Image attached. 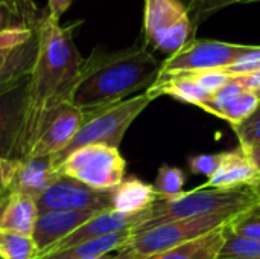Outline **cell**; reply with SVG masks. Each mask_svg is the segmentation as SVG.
Here are the masks:
<instances>
[{"mask_svg":"<svg viewBox=\"0 0 260 259\" xmlns=\"http://www.w3.org/2000/svg\"><path fill=\"white\" fill-rule=\"evenodd\" d=\"M20 81H21V79H20ZM6 89H9V87H0V93H2L3 90H6Z\"/></svg>","mask_w":260,"mask_h":259,"instance_id":"36","label":"cell"},{"mask_svg":"<svg viewBox=\"0 0 260 259\" xmlns=\"http://www.w3.org/2000/svg\"><path fill=\"white\" fill-rule=\"evenodd\" d=\"M15 26H27V24H24L11 9L0 6V32L11 29V27H15Z\"/></svg>","mask_w":260,"mask_h":259,"instance_id":"32","label":"cell"},{"mask_svg":"<svg viewBox=\"0 0 260 259\" xmlns=\"http://www.w3.org/2000/svg\"><path fill=\"white\" fill-rule=\"evenodd\" d=\"M38 214L47 211H108L111 209V191L101 192L61 174L38 198Z\"/></svg>","mask_w":260,"mask_h":259,"instance_id":"10","label":"cell"},{"mask_svg":"<svg viewBox=\"0 0 260 259\" xmlns=\"http://www.w3.org/2000/svg\"><path fill=\"white\" fill-rule=\"evenodd\" d=\"M233 130L238 136L239 147L244 151H248L253 147L260 145V102L257 108Z\"/></svg>","mask_w":260,"mask_h":259,"instance_id":"25","label":"cell"},{"mask_svg":"<svg viewBox=\"0 0 260 259\" xmlns=\"http://www.w3.org/2000/svg\"><path fill=\"white\" fill-rule=\"evenodd\" d=\"M152 101L154 98L148 92H142L133 98L108 105L105 108H101L96 111H84L85 122L76 133L73 140L62 151L50 157L53 166L58 169V166L75 150L87 147V145L102 143V145L119 148L131 124L140 116V113Z\"/></svg>","mask_w":260,"mask_h":259,"instance_id":"4","label":"cell"},{"mask_svg":"<svg viewBox=\"0 0 260 259\" xmlns=\"http://www.w3.org/2000/svg\"><path fill=\"white\" fill-rule=\"evenodd\" d=\"M254 47L256 44H238L219 40L195 38L181 50L161 61L158 75L225 69L238 63Z\"/></svg>","mask_w":260,"mask_h":259,"instance_id":"8","label":"cell"},{"mask_svg":"<svg viewBox=\"0 0 260 259\" xmlns=\"http://www.w3.org/2000/svg\"><path fill=\"white\" fill-rule=\"evenodd\" d=\"M216 259H260V241L235 235L224 226V243Z\"/></svg>","mask_w":260,"mask_h":259,"instance_id":"22","label":"cell"},{"mask_svg":"<svg viewBox=\"0 0 260 259\" xmlns=\"http://www.w3.org/2000/svg\"><path fill=\"white\" fill-rule=\"evenodd\" d=\"M72 3H73V0H47V9H46V12L50 17H53L56 20H61V17L70 8Z\"/></svg>","mask_w":260,"mask_h":259,"instance_id":"33","label":"cell"},{"mask_svg":"<svg viewBox=\"0 0 260 259\" xmlns=\"http://www.w3.org/2000/svg\"><path fill=\"white\" fill-rule=\"evenodd\" d=\"M253 2H260V0H198L193 12L190 14V18L193 26L198 27L203 21H206L210 15L216 14L218 11H222L233 5L253 3Z\"/></svg>","mask_w":260,"mask_h":259,"instance_id":"27","label":"cell"},{"mask_svg":"<svg viewBox=\"0 0 260 259\" xmlns=\"http://www.w3.org/2000/svg\"><path fill=\"white\" fill-rule=\"evenodd\" d=\"M219 160H221V153H218V154H197V156L189 157L187 165H189V171L193 176H204L209 179L216 171Z\"/></svg>","mask_w":260,"mask_h":259,"instance_id":"29","label":"cell"},{"mask_svg":"<svg viewBox=\"0 0 260 259\" xmlns=\"http://www.w3.org/2000/svg\"><path fill=\"white\" fill-rule=\"evenodd\" d=\"M29 76L0 93V159L18 160Z\"/></svg>","mask_w":260,"mask_h":259,"instance_id":"12","label":"cell"},{"mask_svg":"<svg viewBox=\"0 0 260 259\" xmlns=\"http://www.w3.org/2000/svg\"><path fill=\"white\" fill-rule=\"evenodd\" d=\"M161 61L145 44L119 50L96 46L84 60L72 104L82 111H96L117 104L134 93L146 92L157 79Z\"/></svg>","mask_w":260,"mask_h":259,"instance_id":"2","label":"cell"},{"mask_svg":"<svg viewBox=\"0 0 260 259\" xmlns=\"http://www.w3.org/2000/svg\"><path fill=\"white\" fill-rule=\"evenodd\" d=\"M37 217V200L24 194L11 192L0 205V229L32 235Z\"/></svg>","mask_w":260,"mask_h":259,"instance_id":"19","label":"cell"},{"mask_svg":"<svg viewBox=\"0 0 260 259\" xmlns=\"http://www.w3.org/2000/svg\"><path fill=\"white\" fill-rule=\"evenodd\" d=\"M250 157H251V160L256 163V166H257V169H259L260 172V145H256V147H253L251 150H248V151H245ZM256 191H257V194L260 195V183L257 185V188H256Z\"/></svg>","mask_w":260,"mask_h":259,"instance_id":"35","label":"cell"},{"mask_svg":"<svg viewBox=\"0 0 260 259\" xmlns=\"http://www.w3.org/2000/svg\"><path fill=\"white\" fill-rule=\"evenodd\" d=\"M236 214H213L187 220L169 221L148 231L133 234V238L125 250H131L136 259H148L169 249L187 244L204 235L225 226Z\"/></svg>","mask_w":260,"mask_h":259,"instance_id":"6","label":"cell"},{"mask_svg":"<svg viewBox=\"0 0 260 259\" xmlns=\"http://www.w3.org/2000/svg\"><path fill=\"white\" fill-rule=\"evenodd\" d=\"M0 6L11 9L24 24L30 27H37L38 21L46 14V11L40 9L34 0H0Z\"/></svg>","mask_w":260,"mask_h":259,"instance_id":"26","label":"cell"},{"mask_svg":"<svg viewBox=\"0 0 260 259\" xmlns=\"http://www.w3.org/2000/svg\"><path fill=\"white\" fill-rule=\"evenodd\" d=\"M84 122L85 113L81 108L75 107L72 102L62 104L49 116L44 128L41 130L26 159L52 157L58 154L73 140Z\"/></svg>","mask_w":260,"mask_h":259,"instance_id":"11","label":"cell"},{"mask_svg":"<svg viewBox=\"0 0 260 259\" xmlns=\"http://www.w3.org/2000/svg\"><path fill=\"white\" fill-rule=\"evenodd\" d=\"M157 198L158 195L151 183L129 176L111 191V209L120 214L134 215L148 209Z\"/></svg>","mask_w":260,"mask_h":259,"instance_id":"18","label":"cell"},{"mask_svg":"<svg viewBox=\"0 0 260 259\" xmlns=\"http://www.w3.org/2000/svg\"><path fill=\"white\" fill-rule=\"evenodd\" d=\"M206 237V235H204ZM203 238H198L195 241H190L187 244H183V246H178V247H174V249H169L166 252H161L158 255H154L148 259H187L201 244H203Z\"/></svg>","mask_w":260,"mask_h":259,"instance_id":"31","label":"cell"},{"mask_svg":"<svg viewBox=\"0 0 260 259\" xmlns=\"http://www.w3.org/2000/svg\"><path fill=\"white\" fill-rule=\"evenodd\" d=\"M222 243H224V226L207 234L203 240V244L187 259H216Z\"/></svg>","mask_w":260,"mask_h":259,"instance_id":"28","label":"cell"},{"mask_svg":"<svg viewBox=\"0 0 260 259\" xmlns=\"http://www.w3.org/2000/svg\"><path fill=\"white\" fill-rule=\"evenodd\" d=\"M143 221V212L128 215V214H120L113 209L102 211L96 214L91 220H88L85 224L78 227L75 232H72L67 238L62 241L56 243L50 249H47L40 259L50 256L56 252L66 250L69 247H73L79 243L93 240V238H101L107 235H114V234H123V232H131L134 234Z\"/></svg>","mask_w":260,"mask_h":259,"instance_id":"13","label":"cell"},{"mask_svg":"<svg viewBox=\"0 0 260 259\" xmlns=\"http://www.w3.org/2000/svg\"><path fill=\"white\" fill-rule=\"evenodd\" d=\"M260 183V172L251 157L241 148L221 153V160L212 177L203 185L204 188L236 189L253 188Z\"/></svg>","mask_w":260,"mask_h":259,"instance_id":"15","label":"cell"},{"mask_svg":"<svg viewBox=\"0 0 260 259\" xmlns=\"http://www.w3.org/2000/svg\"><path fill=\"white\" fill-rule=\"evenodd\" d=\"M197 27L187 8L178 0H145L143 44L168 56L195 40Z\"/></svg>","mask_w":260,"mask_h":259,"instance_id":"5","label":"cell"},{"mask_svg":"<svg viewBox=\"0 0 260 259\" xmlns=\"http://www.w3.org/2000/svg\"><path fill=\"white\" fill-rule=\"evenodd\" d=\"M96 211H47L37 217L32 238L40 249V256L55 246L56 243L67 238L78 227L91 220Z\"/></svg>","mask_w":260,"mask_h":259,"instance_id":"16","label":"cell"},{"mask_svg":"<svg viewBox=\"0 0 260 259\" xmlns=\"http://www.w3.org/2000/svg\"><path fill=\"white\" fill-rule=\"evenodd\" d=\"M225 229L235 235L260 241V203L233 215Z\"/></svg>","mask_w":260,"mask_h":259,"instance_id":"23","label":"cell"},{"mask_svg":"<svg viewBox=\"0 0 260 259\" xmlns=\"http://www.w3.org/2000/svg\"><path fill=\"white\" fill-rule=\"evenodd\" d=\"M0 259H40L32 235L0 229Z\"/></svg>","mask_w":260,"mask_h":259,"instance_id":"21","label":"cell"},{"mask_svg":"<svg viewBox=\"0 0 260 259\" xmlns=\"http://www.w3.org/2000/svg\"><path fill=\"white\" fill-rule=\"evenodd\" d=\"M91 259H136V255L131 250H120V252H116V253H108V255Z\"/></svg>","mask_w":260,"mask_h":259,"instance_id":"34","label":"cell"},{"mask_svg":"<svg viewBox=\"0 0 260 259\" xmlns=\"http://www.w3.org/2000/svg\"><path fill=\"white\" fill-rule=\"evenodd\" d=\"M257 203H260V195L253 188L219 189L200 186L189 192L183 191L174 197L157 198L143 211V221L134 234L177 220L207 217L222 212L239 214Z\"/></svg>","mask_w":260,"mask_h":259,"instance_id":"3","label":"cell"},{"mask_svg":"<svg viewBox=\"0 0 260 259\" xmlns=\"http://www.w3.org/2000/svg\"><path fill=\"white\" fill-rule=\"evenodd\" d=\"M61 172L53 166L50 157H35L20 160L11 192H20L37 200Z\"/></svg>","mask_w":260,"mask_h":259,"instance_id":"17","label":"cell"},{"mask_svg":"<svg viewBox=\"0 0 260 259\" xmlns=\"http://www.w3.org/2000/svg\"><path fill=\"white\" fill-rule=\"evenodd\" d=\"M37 52V27L15 26L0 32V87H11L29 76Z\"/></svg>","mask_w":260,"mask_h":259,"instance_id":"9","label":"cell"},{"mask_svg":"<svg viewBox=\"0 0 260 259\" xmlns=\"http://www.w3.org/2000/svg\"><path fill=\"white\" fill-rule=\"evenodd\" d=\"M20 160L0 159V205L11 194V186L17 172Z\"/></svg>","mask_w":260,"mask_h":259,"instance_id":"30","label":"cell"},{"mask_svg":"<svg viewBox=\"0 0 260 259\" xmlns=\"http://www.w3.org/2000/svg\"><path fill=\"white\" fill-rule=\"evenodd\" d=\"M58 171L91 189L108 192L125 179L126 162L119 148L96 143L75 150Z\"/></svg>","mask_w":260,"mask_h":259,"instance_id":"7","label":"cell"},{"mask_svg":"<svg viewBox=\"0 0 260 259\" xmlns=\"http://www.w3.org/2000/svg\"><path fill=\"white\" fill-rule=\"evenodd\" d=\"M186 185V174L181 168L171 166V165H161L158 168L155 182H154V191L161 197H174L183 192V188Z\"/></svg>","mask_w":260,"mask_h":259,"instance_id":"24","label":"cell"},{"mask_svg":"<svg viewBox=\"0 0 260 259\" xmlns=\"http://www.w3.org/2000/svg\"><path fill=\"white\" fill-rule=\"evenodd\" d=\"M259 101L256 90L248 89L239 79L232 78L230 82L204 101L200 108L227 121L235 128L257 108Z\"/></svg>","mask_w":260,"mask_h":259,"instance_id":"14","label":"cell"},{"mask_svg":"<svg viewBox=\"0 0 260 259\" xmlns=\"http://www.w3.org/2000/svg\"><path fill=\"white\" fill-rule=\"evenodd\" d=\"M81 24V20L62 24L47 12L37 24L38 52L27 81L26 110L18 143L20 160L29 156L49 116L72 101L85 60L75 43V34Z\"/></svg>","mask_w":260,"mask_h":259,"instance_id":"1","label":"cell"},{"mask_svg":"<svg viewBox=\"0 0 260 259\" xmlns=\"http://www.w3.org/2000/svg\"><path fill=\"white\" fill-rule=\"evenodd\" d=\"M133 238L131 232H123V234H114V235H107L101 238H93L84 243H79L73 247H69L66 250L56 252L50 256H46L43 259H91L99 258L113 252H120L125 250L126 246L129 244Z\"/></svg>","mask_w":260,"mask_h":259,"instance_id":"20","label":"cell"}]
</instances>
